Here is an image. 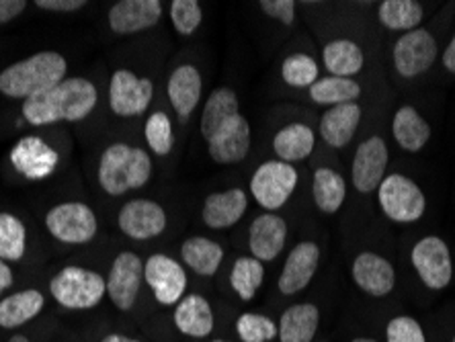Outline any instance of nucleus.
Here are the masks:
<instances>
[{
	"label": "nucleus",
	"mask_w": 455,
	"mask_h": 342,
	"mask_svg": "<svg viewBox=\"0 0 455 342\" xmlns=\"http://www.w3.org/2000/svg\"><path fill=\"white\" fill-rule=\"evenodd\" d=\"M45 227L58 243L64 244H86L97 236L99 224L95 211L89 205L70 201L52 207L45 216Z\"/></svg>",
	"instance_id": "obj_7"
},
{
	"label": "nucleus",
	"mask_w": 455,
	"mask_h": 342,
	"mask_svg": "<svg viewBox=\"0 0 455 342\" xmlns=\"http://www.w3.org/2000/svg\"><path fill=\"white\" fill-rule=\"evenodd\" d=\"M154 97L150 78H140L132 70L113 72L109 83V109L117 117H138L146 113Z\"/></svg>",
	"instance_id": "obj_9"
},
{
	"label": "nucleus",
	"mask_w": 455,
	"mask_h": 342,
	"mask_svg": "<svg viewBox=\"0 0 455 342\" xmlns=\"http://www.w3.org/2000/svg\"><path fill=\"white\" fill-rule=\"evenodd\" d=\"M265 281V266L254 257H240L232 266L230 285L243 301H252Z\"/></svg>",
	"instance_id": "obj_35"
},
{
	"label": "nucleus",
	"mask_w": 455,
	"mask_h": 342,
	"mask_svg": "<svg viewBox=\"0 0 455 342\" xmlns=\"http://www.w3.org/2000/svg\"><path fill=\"white\" fill-rule=\"evenodd\" d=\"M351 277L355 285L371 298H386L396 287V269L376 252H359L353 258Z\"/></svg>",
	"instance_id": "obj_17"
},
{
	"label": "nucleus",
	"mask_w": 455,
	"mask_h": 342,
	"mask_svg": "<svg viewBox=\"0 0 455 342\" xmlns=\"http://www.w3.org/2000/svg\"><path fill=\"white\" fill-rule=\"evenodd\" d=\"M361 115H363V111L357 103L331 107L320 119V138L324 139V144L337 147V150L347 147L357 131Z\"/></svg>",
	"instance_id": "obj_23"
},
{
	"label": "nucleus",
	"mask_w": 455,
	"mask_h": 342,
	"mask_svg": "<svg viewBox=\"0 0 455 342\" xmlns=\"http://www.w3.org/2000/svg\"><path fill=\"white\" fill-rule=\"evenodd\" d=\"M45 298L37 290H23L0 301V328L15 330L42 314Z\"/></svg>",
	"instance_id": "obj_27"
},
{
	"label": "nucleus",
	"mask_w": 455,
	"mask_h": 342,
	"mask_svg": "<svg viewBox=\"0 0 455 342\" xmlns=\"http://www.w3.org/2000/svg\"><path fill=\"white\" fill-rule=\"evenodd\" d=\"M144 136L150 150L154 154H158V156H166V154H171L172 146H175L171 117L166 115L164 111H154L152 115L146 119Z\"/></svg>",
	"instance_id": "obj_38"
},
{
	"label": "nucleus",
	"mask_w": 455,
	"mask_h": 342,
	"mask_svg": "<svg viewBox=\"0 0 455 342\" xmlns=\"http://www.w3.org/2000/svg\"><path fill=\"white\" fill-rule=\"evenodd\" d=\"M236 115H240V103L236 92L232 89H226V86L213 91L212 95L207 97L202 113V133L205 142L220 130V127Z\"/></svg>",
	"instance_id": "obj_30"
},
{
	"label": "nucleus",
	"mask_w": 455,
	"mask_h": 342,
	"mask_svg": "<svg viewBox=\"0 0 455 342\" xmlns=\"http://www.w3.org/2000/svg\"><path fill=\"white\" fill-rule=\"evenodd\" d=\"M387 158H390L387 144L379 136L367 138L365 142L357 146L351 163V180L357 193L370 195V193L378 191L386 177Z\"/></svg>",
	"instance_id": "obj_12"
},
{
	"label": "nucleus",
	"mask_w": 455,
	"mask_h": 342,
	"mask_svg": "<svg viewBox=\"0 0 455 342\" xmlns=\"http://www.w3.org/2000/svg\"><path fill=\"white\" fill-rule=\"evenodd\" d=\"M144 277L160 306H177L185 298L187 273L175 258L152 254L144 265Z\"/></svg>",
	"instance_id": "obj_13"
},
{
	"label": "nucleus",
	"mask_w": 455,
	"mask_h": 342,
	"mask_svg": "<svg viewBox=\"0 0 455 342\" xmlns=\"http://www.w3.org/2000/svg\"><path fill=\"white\" fill-rule=\"evenodd\" d=\"M27 9L25 0H0V25L12 21Z\"/></svg>",
	"instance_id": "obj_44"
},
{
	"label": "nucleus",
	"mask_w": 455,
	"mask_h": 342,
	"mask_svg": "<svg viewBox=\"0 0 455 342\" xmlns=\"http://www.w3.org/2000/svg\"><path fill=\"white\" fill-rule=\"evenodd\" d=\"M249 210V197L243 189H228L222 193H212L205 199L202 218L204 224L212 230H228L236 226Z\"/></svg>",
	"instance_id": "obj_22"
},
{
	"label": "nucleus",
	"mask_w": 455,
	"mask_h": 342,
	"mask_svg": "<svg viewBox=\"0 0 455 342\" xmlns=\"http://www.w3.org/2000/svg\"><path fill=\"white\" fill-rule=\"evenodd\" d=\"M11 163L19 174L29 180H44L58 169L60 156L42 138H21L11 150Z\"/></svg>",
	"instance_id": "obj_15"
},
{
	"label": "nucleus",
	"mask_w": 455,
	"mask_h": 342,
	"mask_svg": "<svg viewBox=\"0 0 455 342\" xmlns=\"http://www.w3.org/2000/svg\"><path fill=\"white\" fill-rule=\"evenodd\" d=\"M323 60L326 70L339 78L355 76L365 64L363 50L351 39H334V42L326 44L323 50Z\"/></svg>",
	"instance_id": "obj_31"
},
{
	"label": "nucleus",
	"mask_w": 455,
	"mask_h": 342,
	"mask_svg": "<svg viewBox=\"0 0 455 342\" xmlns=\"http://www.w3.org/2000/svg\"><path fill=\"white\" fill-rule=\"evenodd\" d=\"M443 66L455 74V36L450 42V45H447V50L443 52Z\"/></svg>",
	"instance_id": "obj_46"
},
{
	"label": "nucleus",
	"mask_w": 455,
	"mask_h": 342,
	"mask_svg": "<svg viewBox=\"0 0 455 342\" xmlns=\"http://www.w3.org/2000/svg\"><path fill=\"white\" fill-rule=\"evenodd\" d=\"M320 326V310L314 304H293L281 314L279 342H312Z\"/></svg>",
	"instance_id": "obj_25"
},
{
	"label": "nucleus",
	"mask_w": 455,
	"mask_h": 342,
	"mask_svg": "<svg viewBox=\"0 0 455 342\" xmlns=\"http://www.w3.org/2000/svg\"><path fill=\"white\" fill-rule=\"evenodd\" d=\"M451 342H455V334H453V340Z\"/></svg>",
	"instance_id": "obj_51"
},
{
	"label": "nucleus",
	"mask_w": 455,
	"mask_h": 342,
	"mask_svg": "<svg viewBox=\"0 0 455 342\" xmlns=\"http://www.w3.org/2000/svg\"><path fill=\"white\" fill-rule=\"evenodd\" d=\"M298 187V171L281 160H267L254 171L251 195L267 211H277L293 195Z\"/></svg>",
	"instance_id": "obj_6"
},
{
	"label": "nucleus",
	"mask_w": 455,
	"mask_h": 342,
	"mask_svg": "<svg viewBox=\"0 0 455 342\" xmlns=\"http://www.w3.org/2000/svg\"><path fill=\"white\" fill-rule=\"evenodd\" d=\"M281 76L293 89H310L318 80L316 60L307 53H291L281 64Z\"/></svg>",
	"instance_id": "obj_37"
},
{
	"label": "nucleus",
	"mask_w": 455,
	"mask_h": 342,
	"mask_svg": "<svg viewBox=\"0 0 455 342\" xmlns=\"http://www.w3.org/2000/svg\"><path fill=\"white\" fill-rule=\"evenodd\" d=\"M412 266L419 279L433 291L447 290L453 279V263L450 246L439 236L420 238L412 248Z\"/></svg>",
	"instance_id": "obj_8"
},
{
	"label": "nucleus",
	"mask_w": 455,
	"mask_h": 342,
	"mask_svg": "<svg viewBox=\"0 0 455 342\" xmlns=\"http://www.w3.org/2000/svg\"><path fill=\"white\" fill-rule=\"evenodd\" d=\"M144 279V260L136 252H122L113 260L107 277V295L113 306L122 312H130L136 306Z\"/></svg>",
	"instance_id": "obj_11"
},
{
	"label": "nucleus",
	"mask_w": 455,
	"mask_h": 342,
	"mask_svg": "<svg viewBox=\"0 0 455 342\" xmlns=\"http://www.w3.org/2000/svg\"><path fill=\"white\" fill-rule=\"evenodd\" d=\"M392 136L406 152H420L431 139V125L411 105L400 107L392 119Z\"/></svg>",
	"instance_id": "obj_26"
},
{
	"label": "nucleus",
	"mask_w": 455,
	"mask_h": 342,
	"mask_svg": "<svg viewBox=\"0 0 455 342\" xmlns=\"http://www.w3.org/2000/svg\"><path fill=\"white\" fill-rule=\"evenodd\" d=\"M316 136L312 127L306 123H290L275 133L273 138V150L277 154V160L287 164L306 160L314 150Z\"/></svg>",
	"instance_id": "obj_28"
},
{
	"label": "nucleus",
	"mask_w": 455,
	"mask_h": 342,
	"mask_svg": "<svg viewBox=\"0 0 455 342\" xmlns=\"http://www.w3.org/2000/svg\"><path fill=\"white\" fill-rule=\"evenodd\" d=\"M351 342H378L376 338H367V337H357V338H353Z\"/></svg>",
	"instance_id": "obj_49"
},
{
	"label": "nucleus",
	"mask_w": 455,
	"mask_h": 342,
	"mask_svg": "<svg viewBox=\"0 0 455 342\" xmlns=\"http://www.w3.org/2000/svg\"><path fill=\"white\" fill-rule=\"evenodd\" d=\"M27 227L12 213H0V260L19 263L25 257Z\"/></svg>",
	"instance_id": "obj_36"
},
{
	"label": "nucleus",
	"mask_w": 455,
	"mask_h": 342,
	"mask_svg": "<svg viewBox=\"0 0 455 342\" xmlns=\"http://www.w3.org/2000/svg\"><path fill=\"white\" fill-rule=\"evenodd\" d=\"M163 17V3L158 0H119L109 9V27L117 36L152 29Z\"/></svg>",
	"instance_id": "obj_19"
},
{
	"label": "nucleus",
	"mask_w": 455,
	"mask_h": 342,
	"mask_svg": "<svg viewBox=\"0 0 455 342\" xmlns=\"http://www.w3.org/2000/svg\"><path fill=\"white\" fill-rule=\"evenodd\" d=\"M180 257L189 269L199 277H213L224 260V248L216 240L193 236L180 246Z\"/></svg>",
	"instance_id": "obj_29"
},
{
	"label": "nucleus",
	"mask_w": 455,
	"mask_h": 342,
	"mask_svg": "<svg viewBox=\"0 0 455 342\" xmlns=\"http://www.w3.org/2000/svg\"><path fill=\"white\" fill-rule=\"evenodd\" d=\"M172 322L183 332L185 337L191 338H205L213 332V312L210 301L204 295H185L183 299L175 306V314H172Z\"/></svg>",
	"instance_id": "obj_24"
},
{
	"label": "nucleus",
	"mask_w": 455,
	"mask_h": 342,
	"mask_svg": "<svg viewBox=\"0 0 455 342\" xmlns=\"http://www.w3.org/2000/svg\"><path fill=\"white\" fill-rule=\"evenodd\" d=\"M212 342H230V340H224V338H216V340H212Z\"/></svg>",
	"instance_id": "obj_50"
},
{
	"label": "nucleus",
	"mask_w": 455,
	"mask_h": 342,
	"mask_svg": "<svg viewBox=\"0 0 455 342\" xmlns=\"http://www.w3.org/2000/svg\"><path fill=\"white\" fill-rule=\"evenodd\" d=\"M50 293L66 310H92L105 298L107 281L91 269L66 266V269L53 274L50 281Z\"/></svg>",
	"instance_id": "obj_4"
},
{
	"label": "nucleus",
	"mask_w": 455,
	"mask_h": 342,
	"mask_svg": "<svg viewBox=\"0 0 455 342\" xmlns=\"http://www.w3.org/2000/svg\"><path fill=\"white\" fill-rule=\"evenodd\" d=\"M117 224L132 240H152L166 230V211L156 201L133 199L122 207Z\"/></svg>",
	"instance_id": "obj_14"
},
{
	"label": "nucleus",
	"mask_w": 455,
	"mask_h": 342,
	"mask_svg": "<svg viewBox=\"0 0 455 342\" xmlns=\"http://www.w3.org/2000/svg\"><path fill=\"white\" fill-rule=\"evenodd\" d=\"M12 283H15V274H12L11 266L4 260H0V295L9 290Z\"/></svg>",
	"instance_id": "obj_45"
},
{
	"label": "nucleus",
	"mask_w": 455,
	"mask_h": 342,
	"mask_svg": "<svg viewBox=\"0 0 455 342\" xmlns=\"http://www.w3.org/2000/svg\"><path fill=\"white\" fill-rule=\"evenodd\" d=\"M287 243V221L277 213H263L254 218L249 230V248L252 257L260 263H271Z\"/></svg>",
	"instance_id": "obj_20"
},
{
	"label": "nucleus",
	"mask_w": 455,
	"mask_h": 342,
	"mask_svg": "<svg viewBox=\"0 0 455 342\" xmlns=\"http://www.w3.org/2000/svg\"><path fill=\"white\" fill-rule=\"evenodd\" d=\"M386 342H427V337L417 318L396 316L387 322Z\"/></svg>",
	"instance_id": "obj_41"
},
{
	"label": "nucleus",
	"mask_w": 455,
	"mask_h": 342,
	"mask_svg": "<svg viewBox=\"0 0 455 342\" xmlns=\"http://www.w3.org/2000/svg\"><path fill=\"white\" fill-rule=\"evenodd\" d=\"M378 201L387 219L396 224H414L425 216L427 199L420 187L406 174H386L378 187Z\"/></svg>",
	"instance_id": "obj_5"
},
{
	"label": "nucleus",
	"mask_w": 455,
	"mask_h": 342,
	"mask_svg": "<svg viewBox=\"0 0 455 342\" xmlns=\"http://www.w3.org/2000/svg\"><path fill=\"white\" fill-rule=\"evenodd\" d=\"M251 150V123L244 115L232 117L207 139V152L216 164H238Z\"/></svg>",
	"instance_id": "obj_16"
},
{
	"label": "nucleus",
	"mask_w": 455,
	"mask_h": 342,
	"mask_svg": "<svg viewBox=\"0 0 455 342\" xmlns=\"http://www.w3.org/2000/svg\"><path fill=\"white\" fill-rule=\"evenodd\" d=\"M423 6L417 0H384L378 6L379 23L390 31H414L423 23Z\"/></svg>",
	"instance_id": "obj_33"
},
{
	"label": "nucleus",
	"mask_w": 455,
	"mask_h": 342,
	"mask_svg": "<svg viewBox=\"0 0 455 342\" xmlns=\"http://www.w3.org/2000/svg\"><path fill=\"white\" fill-rule=\"evenodd\" d=\"M97 86L86 78H66L23 103V117L31 125L83 122L97 107Z\"/></svg>",
	"instance_id": "obj_1"
},
{
	"label": "nucleus",
	"mask_w": 455,
	"mask_h": 342,
	"mask_svg": "<svg viewBox=\"0 0 455 342\" xmlns=\"http://www.w3.org/2000/svg\"><path fill=\"white\" fill-rule=\"evenodd\" d=\"M260 11L265 12L267 17L275 19V21L283 25H293L296 21V3L293 0H260Z\"/></svg>",
	"instance_id": "obj_42"
},
{
	"label": "nucleus",
	"mask_w": 455,
	"mask_h": 342,
	"mask_svg": "<svg viewBox=\"0 0 455 342\" xmlns=\"http://www.w3.org/2000/svg\"><path fill=\"white\" fill-rule=\"evenodd\" d=\"M320 246L312 240H304L293 246V251L287 254L283 269H281L277 287L281 295H296L304 291L320 265Z\"/></svg>",
	"instance_id": "obj_18"
},
{
	"label": "nucleus",
	"mask_w": 455,
	"mask_h": 342,
	"mask_svg": "<svg viewBox=\"0 0 455 342\" xmlns=\"http://www.w3.org/2000/svg\"><path fill=\"white\" fill-rule=\"evenodd\" d=\"M236 334L243 342H271L277 338V324L263 314L246 312L236 320Z\"/></svg>",
	"instance_id": "obj_39"
},
{
	"label": "nucleus",
	"mask_w": 455,
	"mask_h": 342,
	"mask_svg": "<svg viewBox=\"0 0 455 342\" xmlns=\"http://www.w3.org/2000/svg\"><path fill=\"white\" fill-rule=\"evenodd\" d=\"M312 195L314 203L323 213H337L345 203L347 183L337 171L318 169L312 179Z\"/></svg>",
	"instance_id": "obj_32"
},
{
	"label": "nucleus",
	"mask_w": 455,
	"mask_h": 342,
	"mask_svg": "<svg viewBox=\"0 0 455 342\" xmlns=\"http://www.w3.org/2000/svg\"><path fill=\"white\" fill-rule=\"evenodd\" d=\"M68 62L58 52H37L0 72V92L11 99H29L66 80Z\"/></svg>",
	"instance_id": "obj_2"
},
{
	"label": "nucleus",
	"mask_w": 455,
	"mask_h": 342,
	"mask_svg": "<svg viewBox=\"0 0 455 342\" xmlns=\"http://www.w3.org/2000/svg\"><path fill=\"white\" fill-rule=\"evenodd\" d=\"M171 21L179 36H193L204 21L202 4L197 0H175L171 3Z\"/></svg>",
	"instance_id": "obj_40"
},
{
	"label": "nucleus",
	"mask_w": 455,
	"mask_h": 342,
	"mask_svg": "<svg viewBox=\"0 0 455 342\" xmlns=\"http://www.w3.org/2000/svg\"><path fill=\"white\" fill-rule=\"evenodd\" d=\"M36 6L50 12H76L84 9V0H36Z\"/></svg>",
	"instance_id": "obj_43"
},
{
	"label": "nucleus",
	"mask_w": 455,
	"mask_h": 342,
	"mask_svg": "<svg viewBox=\"0 0 455 342\" xmlns=\"http://www.w3.org/2000/svg\"><path fill=\"white\" fill-rule=\"evenodd\" d=\"M101 342H140V340L125 337V334H109V337H105Z\"/></svg>",
	"instance_id": "obj_47"
},
{
	"label": "nucleus",
	"mask_w": 455,
	"mask_h": 342,
	"mask_svg": "<svg viewBox=\"0 0 455 342\" xmlns=\"http://www.w3.org/2000/svg\"><path fill=\"white\" fill-rule=\"evenodd\" d=\"M437 60V42L427 29L404 33L394 45L392 62L403 78H417L431 68Z\"/></svg>",
	"instance_id": "obj_10"
},
{
	"label": "nucleus",
	"mask_w": 455,
	"mask_h": 342,
	"mask_svg": "<svg viewBox=\"0 0 455 342\" xmlns=\"http://www.w3.org/2000/svg\"><path fill=\"white\" fill-rule=\"evenodd\" d=\"M361 97V86L353 78L326 76L318 78L310 86V99L316 105H345L355 103Z\"/></svg>",
	"instance_id": "obj_34"
},
{
	"label": "nucleus",
	"mask_w": 455,
	"mask_h": 342,
	"mask_svg": "<svg viewBox=\"0 0 455 342\" xmlns=\"http://www.w3.org/2000/svg\"><path fill=\"white\" fill-rule=\"evenodd\" d=\"M152 177L150 154L124 142L105 147L99 163V185L111 197L125 195L148 185Z\"/></svg>",
	"instance_id": "obj_3"
},
{
	"label": "nucleus",
	"mask_w": 455,
	"mask_h": 342,
	"mask_svg": "<svg viewBox=\"0 0 455 342\" xmlns=\"http://www.w3.org/2000/svg\"><path fill=\"white\" fill-rule=\"evenodd\" d=\"M204 80L202 74L191 64H183L171 74L169 84H166V95L172 105V109L179 115V119L187 122L197 109L199 100H202Z\"/></svg>",
	"instance_id": "obj_21"
},
{
	"label": "nucleus",
	"mask_w": 455,
	"mask_h": 342,
	"mask_svg": "<svg viewBox=\"0 0 455 342\" xmlns=\"http://www.w3.org/2000/svg\"><path fill=\"white\" fill-rule=\"evenodd\" d=\"M9 342H31L27 337H23V334H15V337H11Z\"/></svg>",
	"instance_id": "obj_48"
}]
</instances>
